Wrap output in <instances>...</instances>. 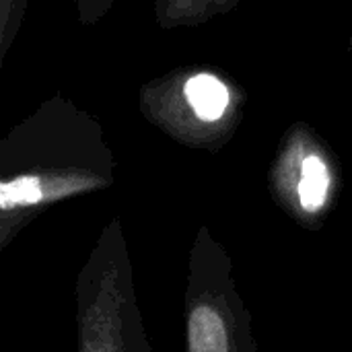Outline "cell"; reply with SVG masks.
<instances>
[{"instance_id": "5b68a950", "label": "cell", "mask_w": 352, "mask_h": 352, "mask_svg": "<svg viewBox=\"0 0 352 352\" xmlns=\"http://www.w3.org/2000/svg\"><path fill=\"white\" fill-rule=\"evenodd\" d=\"M342 186V167L332 146L309 124H291L268 169L276 206L299 227L320 231L334 212Z\"/></svg>"}, {"instance_id": "ba28073f", "label": "cell", "mask_w": 352, "mask_h": 352, "mask_svg": "<svg viewBox=\"0 0 352 352\" xmlns=\"http://www.w3.org/2000/svg\"><path fill=\"white\" fill-rule=\"evenodd\" d=\"M118 0H76V14L80 25L99 23Z\"/></svg>"}, {"instance_id": "52a82bcc", "label": "cell", "mask_w": 352, "mask_h": 352, "mask_svg": "<svg viewBox=\"0 0 352 352\" xmlns=\"http://www.w3.org/2000/svg\"><path fill=\"white\" fill-rule=\"evenodd\" d=\"M27 4L29 0H0V66L19 35Z\"/></svg>"}, {"instance_id": "3957f363", "label": "cell", "mask_w": 352, "mask_h": 352, "mask_svg": "<svg viewBox=\"0 0 352 352\" xmlns=\"http://www.w3.org/2000/svg\"><path fill=\"white\" fill-rule=\"evenodd\" d=\"M74 299L76 352H153L120 217L103 227L80 266Z\"/></svg>"}, {"instance_id": "7a4b0ae2", "label": "cell", "mask_w": 352, "mask_h": 352, "mask_svg": "<svg viewBox=\"0 0 352 352\" xmlns=\"http://www.w3.org/2000/svg\"><path fill=\"white\" fill-rule=\"evenodd\" d=\"M138 107L148 124L194 151L219 153L235 136L248 95L227 72L212 66H179L146 80Z\"/></svg>"}, {"instance_id": "9c48e42d", "label": "cell", "mask_w": 352, "mask_h": 352, "mask_svg": "<svg viewBox=\"0 0 352 352\" xmlns=\"http://www.w3.org/2000/svg\"><path fill=\"white\" fill-rule=\"evenodd\" d=\"M349 52H351V54H352V35H351V37H349Z\"/></svg>"}, {"instance_id": "6da1fadb", "label": "cell", "mask_w": 352, "mask_h": 352, "mask_svg": "<svg viewBox=\"0 0 352 352\" xmlns=\"http://www.w3.org/2000/svg\"><path fill=\"white\" fill-rule=\"evenodd\" d=\"M116 167L97 118L45 99L0 140V252L47 208L111 188Z\"/></svg>"}, {"instance_id": "8992f818", "label": "cell", "mask_w": 352, "mask_h": 352, "mask_svg": "<svg viewBox=\"0 0 352 352\" xmlns=\"http://www.w3.org/2000/svg\"><path fill=\"white\" fill-rule=\"evenodd\" d=\"M239 0H155V19L161 29L198 27L227 14Z\"/></svg>"}, {"instance_id": "277c9868", "label": "cell", "mask_w": 352, "mask_h": 352, "mask_svg": "<svg viewBox=\"0 0 352 352\" xmlns=\"http://www.w3.org/2000/svg\"><path fill=\"white\" fill-rule=\"evenodd\" d=\"M184 344L186 352H258L233 260L208 227L198 229L190 248Z\"/></svg>"}]
</instances>
